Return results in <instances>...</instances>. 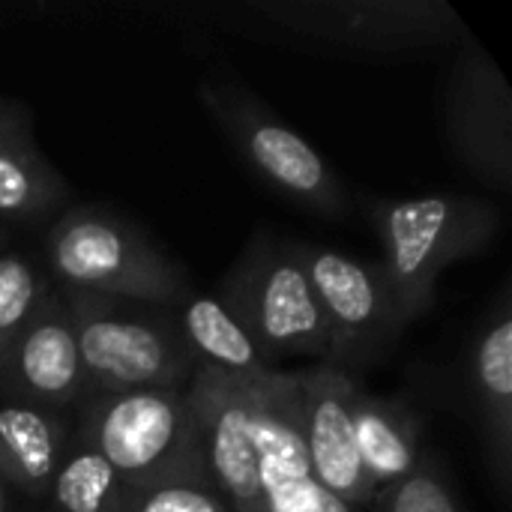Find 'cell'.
Wrapping results in <instances>:
<instances>
[{
  "label": "cell",
  "mask_w": 512,
  "mask_h": 512,
  "mask_svg": "<svg viewBox=\"0 0 512 512\" xmlns=\"http://www.w3.org/2000/svg\"><path fill=\"white\" fill-rule=\"evenodd\" d=\"M207 483L234 512H354L312 477L294 372L258 381L201 372L189 384Z\"/></svg>",
  "instance_id": "cell-1"
},
{
  "label": "cell",
  "mask_w": 512,
  "mask_h": 512,
  "mask_svg": "<svg viewBox=\"0 0 512 512\" xmlns=\"http://www.w3.org/2000/svg\"><path fill=\"white\" fill-rule=\"evenodd\" d=\"M210 15L243 39L357 63L405 60L471 39L444 0H240Z\"/></svg>",
  "instance_id": "cell-2"
},
{
  "label": "cell",
  "mask_w": 512,
  "mask_h": 512,
  "mask_svg": "<svg viewBox=\"0 0 512 512\" xmlns=\"http://www.w3.org/2000/svg\"><path fill=\"white\" fill-rule=\"evenodd\" d=\"M363 207L381 237V267L408 327L432 312L441 276L453 264L486 252L504 225L495 201L462 192L363 198Z\"/></svg>",
  "instance_id": "cell-3"
},
{
  "label": "cell",
  "mask_w": 512,
  "mask_h": 512,
  "mask_svg": "<svg viewBox=\"0 0 512 512\" xmlns=\"http://www.w3.org/2000/svg\"><path fill=\"white\" fill-rule=\"evenodd\" d=\"M198 102L231 141L243 165L273 195L330 222L357 213V195L333 165L255 90H249L228 63L204 69L198 78Z\"/></svg>",
  "instance_id": "cell-4"
},
{
  "label": "cell",
  "mask_w": 512,
  "mask_h": 512,
  "mask_svg": "<svg viewBox=\"0 0 512 512\" xmlns=\"http://www.w3.org/2000/svg\"><path fill=\"white\" fill-rule=\"evenodd\" d=\"M42 270L60 291L177 306L192 282L147 231L126 216L84 204L63 210L45 231Z\"/></svg>",
  "instance_id": "cell-5"
},
{
  "label": "cell",
  "mask_w": 512,
  "mask_h": 512,
  "mask_svg": "<svg viewBox=\"0 0 512 512\" xmlns=\"http://www.w3.org/2000/svg\"><path fill=\"white\" fill-rule=\"evenodd\" d=\"M60 294L75 330L87 396L186 390L198 375L174 306L78 291Z\"/></svg>",
  "instance_id": "cell-6"
},
{
  "label": "cell",
  "mask_w": 512,
  "mask_h": 512,
  "mask_svg": "<svg viewBox=\"0 0 512 512\" xmlns=\"http://www.w3.org/2000/svg\"><path fill=\"white\" fill-rule=\"evenodd\" d=\"M72 429L135 492L174 480H207L189 387L87 396L72 414Z\"/></svg>",
  "instance_id": "cell-7"
},
{
  "label": "cell",
  "mask_w": 512,
  "mask_h": 512,
  "mask_svg": "<svg viewBox=\"0 0 512 512\" xmlns=\"http://www.w3.org/2000/svg\"><path fill=\"white\" fill-rule=\"evenodd\" d=\"M216 297L240 318L276 369L297 357L315 360V366L327 360V327L300 240L252 234L219 279Z\"/></svg>",
  "instance_id": "cell-8"
},
{
  "label": "cell",
  "mask_w": 512,
  "mask_h": 512,
  "mask_svg": "<svg viewBox=\"0 0 512 512\" xmlns=\"http://www.w3.org/2000/svg\"><path fill=\"white\" fill-rule=\"evenodd\" d=\"M303 261L327 327L321 366L360 378L381 363L408 330L381 261H363L330 246L303 243Z\"/></svg>",
  "instance_id": "cell-9"
},
{
  "label": "cell",
  "mask_w": 512,
  "mask_h": 512,
  "mask_svg": "<svg viewBox=\"0 0 512 512\" xmlns=\"http://www.w3.org/2000/svg\"><path fill=\"white\" fill-rule=\"evenodd\" d=\"M441 126L459 165L480 183L512 189V90L474 39L456 48L441 87Z\"/></svg>",
  "instance_id": "cell-10"
},
{
  "label": "cell",
  "mask_w": 512,
  "mask_h": 512,
  "mask_svg": "<svg viewBox=\"0 0 512 512\" xmlns=\"http://www.w3.org/2000/svg\"><path fill=\"white\" fill-rule=\"evenodd\" d=\"M357 384L360 378L330 366H309L294 372L300 438L312 477L345 507L369 512L375 495L357 456L351 420V399Z\"/></svg>",
  "instance_id": "cell-11"
},
{
  "label": "cell",
  "mask_w": 512,
  "mask_h": 512,
  "mask_svg": "<svg viewBox=\"0 0 512 512\" xmlns=\"http://www.w3.org/2000/svg\"><path fill=\"white\" fill-rule=\"evenodd\" d=\"M468 417L480 435L498 498L512 492V291L504 285L471 330L465 354Z\"/></svg>",
  "instance_id": "cell-12"
},
{
  "label": "cell",
  "mask_w": 512,
  "mask_h": 512,
  "mask_svg": "<svg viewBox=\"0 0 512 512\" xmlns=\"http://www.w3.org/2000/svg\"><path fill=\"white\" fill-rule=\"evenodd\" d=\"M0 396L57 414H75L87 399L75 330L66 300L54 282L0 366Z\"/></svg>",
  "instance_id": "cell-13"
},
{
  "label": "cell",
  "mask_w": 512,
  "mask_h": 512,
  "mask_svg": "<svg viewBox=\"0 0 512 512\" xmlns=\"http://www.w3.org/2000/svg\"><path fill=\"white\" fill-rule=\"evenodd\" d=\"M69 201V186L36 144L30 111L0 96V222L6 228L51 225Z\"/></svg>",
  "instance_id": "cell-14"
},
{
  "label": "cell",
  "mask_w": 512,
  "mask_h": 512,
  "mask_svg": "<svg viewBox=\"0 0 512 512\" xmlns=\"http://www.w3.org/2000/svg\"><path fill=\"white\" fill-rule=\"evenodd\" d=\"M351 420L357 456L375 498L402 483L429 450L420 411L399 396L369 393L363 381L354 387Z\"/></svg>",
  "instance_id": "cell-15"
},
{
  "label": "cell",
  "mask_w": 512,
  "mask_h": 512,
  "mask_svg": "<svg viewBox=\"0 0 512 512\" xmlns=\"http://www.w3.org/2000/svg\"><path fill=\"white\" fill-rule=\"evenodd\" d=\"M69 438L72 414L0 396V477L36 510L48 498Z\"/></svg>",
  "instance_id": "cell-16"
},
{
  "label": "cell",
  "mask_w": 512,
  "mask_h": 512,
  "mask_svg": "<svg viewBox=\"0 0 512 512\" xmlns=\"http://www.w3.org/2000/svg\"><path fill=\"white\" fill-rule=\"evenodd\" d=\"M174 309L183 339L201 372L234 381H258L282 372L264 357L240 318L216 294H198L192 288Z\"/></svg>",
  "instance_id": "cell-17"
},
{
  "label": "cell",
  "mask_w": 512,
  "mask_h": 512,
  "mask_svg": "<svg viewBox=\"0 0 512 512\" xmlns=\"http://www.w3.org/2000/svg\"><path fill=\"white\" fill-rule=\"evenodd\" d=\"M135 489L72 429L48 498L45 512H129Z\"/></svg>",
  "instance_id": "cell-18"
},
{
  "label": "cell",
  "mask_w": 512,
  "mask_h": 512,
  "mask_svg": "<svg viewBox=\"0 0 512 512\" xmlns=\"http://www.w3.org/2000/svg\"><path fill=\"white\" fill-rule=\"evenodd\" d=\"M48 288L51 279L42 264L12 249L0 252V366L33 321Z\"/></svg>",
  "instance_id": "cell-19"
},
{
  "label": "cell",
  "mask_w": 512,
  "mask_h": 512,
  "mask_svg": "<svg viewBox=\"0 0 512 512\" xmlns=\"http://www.w3.org/2000/svg\"><path fill=\"white\" fill-rule=\"evenodd\" d=\"M369 512H468L441 453L426 450L423 462L393 489L381 492Z\"/></svg>",
  "instance_id": "cell-20"
},
{
  "label": "cell",
  "mask_w": 512,
  "mask_h": 512,
  "mask_svg": "<svg viewBox=\"0 0 512 512\" xmlns=\"http://www.w3.org/2000/svg\"><path fill=\"white\" fill-rule=\"evenodd\" d=\"M129 512H234L207 480H174L135 492Z\"/></svg>",
  "instance_id": "cell-21"
},
{
  "label": "cell",
  "mask_w": 512,
  "mask_h": 512,
  "mask_svg": "<svg viewBox=\"0 0 512 512\" xmlns=\"http://www.w3.org/2000/svg\"><path fill=\"white\" fill-rule=\"evenodd\" d=\"M18 501H24V498L0 477V512H18Z\"/></svg>",
  "instance_id": "cell-22"
},
{
  "label": "cell",
  "mask_w": 512,
  "mask_h": 512,
  "mask_svg": "<svg viewBox=\"0 0 512 512\" xmlns=\"http://www.w3.org/2000/svg\"><path fill=\"white\" fill-rule=\"evenodd\" d=\"M9 249V228L0 222V252H6Z\"/></svg>",
  "instance_id": "cell-23"
},
{
  "label": "cell",
  "mask_w": 512,
  "mask_h": 512,
  "mask_svg": "<svg viewBox=\"0 0 512 512\" xmlns=\"http://www.w3.org/2000/svg\"><path fill=\"white\" fill-rule=\"evenodd\" d=\"M36 512H45V510H36Z\"/></svg>",
  "instance_id": "cell-24"
}]
</instances>
